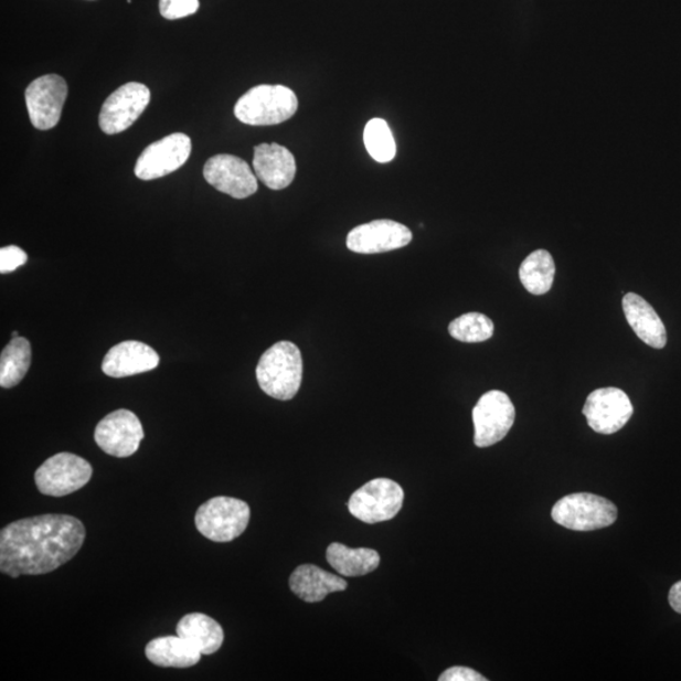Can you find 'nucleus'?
Masks as SVG:
<instances>
[{
	"label": "nucleus",
	"instance_id": "obj_1",
	"mask_svg": "<svg viewBox=\"0 0 681 681\" xmlns=\"http://www.w3.org/2000/svg\"><path fill=\"white\" fill-rule=\"evenodd\" d=\"M85 538V526L75 517L17 520L0 532V571L11 578L51 573L74 558Z\"/></svg>",
	"mask_w": 681,
	"mask_h": 681
},
{
	"label": "nucleus",
	"instance_id": "obj_2",
	"mask_svg": "<svg viewBox=\"0 0 681 681\" xmlns=\"http://www.w3.org/2000/svg\"><path fill=\"white\" fill-rule=\"evenodd\" d=\"M302 353L294 342L280 341L263 353L256 379L262 391L278 401H290L302 384Z\"/></svg>",
	"mask_w": 681,
	"mask_h": 681
},
{
	"label": "nucleus",
	"instance_id": "obj_3",
	"mask_svg": "<svg viewBox=\"0 0 681 681\" xmlns=\"http://www.w3.org/2000/svg\"><path fill=\"white\" fill-rule=\"evenodd\" d=\"M297 109V96L289 87L259 85L238 99L235 117L247 126H277L294 117Z\"/></svg>",
	"mask_w": 681,
	"mask_h": 681
},
{
	"label": "nucleus",
	"instance_id": "obj_4",
	"mask_svg": "<svg viewBox=\"0 0 681 681\" xmlns=\"http://www.w3.org/2000/svg\"><path fill=\"white\" fill-rule=\"evenodd\" d=\"M251 520V508L243 500L217 497L203 503L194 515L199 532L216 543H228L241 536Z\"/></svg>",
	"mask_w": 681,
	"mask_h": 681
},
{
	"label": "nucleus",
	"instance_id": "obj_5",
	"mask_svg": "<svg viewBox=\"0 0 681 681\" xmlns=\"http://www.w3.org/2000/svg\"><path fill=\"white\" fill-rule=\"evenodd\" d=\"M613 501L594 493H572L555 503L552 518L556 524L574 532H594L613 525L617 520Z\"/></svg>",
	"mask_w": 681,
	"mask_h": 681
},
{
	"label": "nucleus",
	"instance_id": "obj_6",
	"mask_svg": "<svg viewBox=\"0 0 681 681\" xmlns=\"http://www.w3.org/2000/svg\"><path fill=\"white\" fill-rule=\"evenodd\" d=\"M93 467L86 459L62 453L44 461L34 473L35 486L46 497L62 498L74 493L92 480Z\"/></svg>",
	"mask_w": 681,
	"mask_h": 681
},
{
	"label": "nucleus",
	"instance_id": "obj_7",
	"mask_svg": "<svg viewBox=\"0 0 681 681\" xmlns=\"http://www.w3.org/2000/svg\"><path fill=\"white\" fill-rule=\"evenodd\" d=\"M401 485L389 479H375L353 492L349 510L362 523L377 524L394 519L403 508Z\"/></svg>",
	"mask_w": 681,
	"mask_h": 681
},
{
	"label": "nucleus",
	"instance_id": "obj_8",
	"mask_svg": "<svg viewBox=\"0 0 681 681\" xmlns=\"http://www.w3.org/2000/svg\"><path fill=\"white\" fill-rule=\"evenodd\" d=\"M515 415L508 394L500 391L483 394L472 412L475 445L486 448L499 444L514 426Z\"/></svg>",
	"mask_w": 681,
	"mask_h": 681
},
{
	"label": "nucleus",
	"instance_id": "obj_9",
	"mask_svg": "<svg viewBox=\"0 0 681 681\" xmlns=\"http://www.w3.org/2000/svg\"><path fill=\"white\" fill-rule=\"evenodd\" d=\"M191 150L190 137L173 132L143 150L135 168L136 175L139 180L152 181L171 174L189 161Z\"/></svg>",
	"mask_w": 681,
	"mask_h": 681
},
{
	"label": "nucleus",
	"instance_id": "obj_10",
	"mask_svg": "<svg viewBox=\"0 0 681 681\" xmlns=\"http://www.w3.org/2000/svg\"><path fill=\"white\" fill-rule=\"evenodd\" d=\"M583 414L599 435H615L631 419L634 406L621 389L603 387L588 395Z\"/></svg>",
	"mask_w": 681,
	"mask_h": 681
},
{
	"label": "nucleus",
	"instance_id": "obj_11",
	"mask_svg": "<svg viewBox=\"0 0 681 681\" xmlns=\"http://www.w3.org/2000/svg\"><path fill=\"white\" fill-rule=\"evenodd\" d=\"M94 438L106 455L126 458L137 453L145 430L135 413L119 409L97 424Z\"/></svg>",
	"mask_w": 681,
	"mask_h": 681
},
{
	"label": "nucleus",
	"instance_id": "obj_12",
	"mask_svg": "<svg viewBox=\"0 0 681 681\" xmlns=\"http://www.w3.org/2000/svg\"><path fill=\"white\" fill-rule=\"evenodd\" d=\"M67 97V84L58 75L35 78L26 87L25 104L34 128L49 130L56 127Z\"/></svg>",
	"mask_w": 681,
	"mask_h": 681
},
{
	"label": "nucleus",
	"instance_id": "obj_13",
	"mask_svg": "<svg viewBox=\"0 0 681 681\" xmlns=\"http://www.w3.org/2000/svg\"><path fill=\"white\" fill-rule=\"evenodd\" d=\"M150 102L149 88L128 83L114 92L103 105L99 124L105 135H118L135 124Z\"/></svg>",
	"mask_w": 681,
	"mask_h": 681
},
{
	"label": "nucleus",
	"instance_id": "obj_14",
	"mask_svg": "<svg viewBox=\"0 0 681 681\" xmlns=\"http://www.w3.org/2000/svg\"><path fill=\"white\" fill-rule=\"evenodd\" d=\"M205 180L217 191L237 200L251 198L258 191V180L244 159L217 155L211 157L203 168Z\"/></svg>",
	"mask_w": 681,
	"mask_h": 681
},
{
	"label": "nucleus",
	"instance_id": "obj_15",
	"mask_svg": "<svg viewBox=\"0 0 681 681\" xmlns=\"http://www.w3.org/2000/svg\"><path fill=\"white\" fill-rule=\"evenodd\" d=\"M413 234L408 227L393 220H375L352 228L348 235L349 249L358 254H380L409 245Z\"/></svg>",
	"mask_w": 681,
	"mask_h": 681
},
{
	"label": "nucleus",
	"instance_id": "obj_16",
	"mask_svg": "<svg viewBox=\"0 0 681 681\" xmlns=\"http://www.w3.org/2000/svg\"><path fill=\"white\" fill-rule=\"evenodd\" d=\"M253 168L256 177L274 191L288 188L297 172L295 156L277 143L256 146Z\"/></svg>",
	"mask_w": 681,
	"mask_h": 681
},
{
	"label": "nucleus",
	"instance_id": "obj_17",
	"mask_svg": "<svg viewBox=\"0 0 681 681\" xmlns=\"http://www.w3.org/2000/svg\"><path fill=\"white\" fill-rule=\"evenodd\" d=\"M158 365L159 355L147 343L124 341L106 353L103 361V373L120 379L147 373Z\"/></svg>",
	"mask_w": 681,
	"mask_h": 681
},
{
	"label": "nucleus",
	"instance_id": "obj_18",
	"mask_svg": "<svg viewBox=\"0 0 681 681\" xmlns=\"http://www.w3.org/2000/svg\"><path fill=\"white\" fill-rule=\"evenodd\" d=\"M627 322L639 339L653 349H664L668 334L664 323L656 309L639 295L627 294L623 299Z\"/></svg>",
	"mask_w": 681,
	"mask_h": 681
},
{
	"label": "nucleus",
	"instance_id": "obj_19",
	"mask_svg": "<svg viewBox=\"0 0 681 681\" xmlns=\"http://www.w3.org/2000/svg\"><path fill=\"white\" fill-rule=\"evenodd\" d=\"M289 587L305 603L317 604L334 592L347 589L348 582L313 564H304L291 573Z\"/></svg>",
	"mask_w": 681,
	"mask_h": 681
},
{
	"label": "nucleus",
	"instance_id": "obj_20",
	"mask_svg": "<svg viewBox=\"0 0 681 681\" xmlns=\"http://www.w3.org/2000/svg\"><path fill=\"white\" fill-rule=\"evenodd\" d=\"M177 635L189 641L202 656H212L223 647L224 630L219 623L208 615L189 614L181 618L175 627Z\"/></svg>",
	"mask_w": 681,
	"mask_h": 681
},
{
	"label": "nucleus",
	"instance_id": "obj_21",
	"mask_svg": "<svg viewBox=\"0 0 681 681\" xmlns=\"http://www.w3.org/2000/svg\"><path fill=\"white\" fill-rule=\"evenodd\" d=\"M146 657L161 668H191L200 662L202 653L181 636H163L146 647Z\"/></svg>",
	"mask_w": 681,
	"mask_h": 681
},
{
	"label": "nucleus",
	"instance_id": "obj_22",
	"mask_svg": "<svg viewBox=\"0 0 681 681\" xmlns=\"http://www.w3.org/2000/svg\"><path fill=\"white\" fill-rule=\"evenodd\" d=\"M327 562L344 577H362L374 572L380 565V555L369 547H351L341 543H332L327 547Z\"/></svg>",
	"mask_w": 681,
	"mask_h": 681
},
{
	"label": "nucleus",
	"instance_id": "obj_23",
	"mask_svg": "<svg viewBox=\"0 0 681 681\" xmlns=\"http://www.w3.org/2000/svg\"><path fill=\"white\" fill-rule=\"evenodd\" d=\"M519 277L523 286L534 296H542L552 289L555 277L553 256L546 251H535L521 263Z\"/></svg>",
	"mask_w": 681,
	"mask_h": 681
},
{
	"label": "nucleus",
	"instance_id": "obj_24",
	"mask_svg": "<svg viewBox=\"0 0 681 681\" xmlns=\"http://www.w3.org/2000/svg\"><path fill=\"white\" fill-rule=\"evenodd\" d=\"M32 349L29 340L12 339L0 357V385L11 389L20 384L31 366Z\"/></svg>",
	"mask_w": 681,
	"mask_h": 681
},
{
	"label": "nucleus",
	"instance_id": "obj_25",
	"mask_svg": "<svg viewBox=\"0 0 681 681\" xmlns=\"http://www.w3.org/2000/svg\"><path fill=\"white\" fill-rule=\"evenodd\" d=\"M493 331L494 326L490 318L479 312L462 315L448 326V332L454 339L467 343L488 341Z\"/></svg>",
	"mask_w": 681,
	"mask_h": 681
},
{
	"label": "nucleus",
	"instance_id": "obj_26",
	"mask_svg": "<svg viewBox=\"0 0 681 681\" xmlns=\"http://www.w3.org/2000/svg\"><path fill=\"white\" fill-rule=\"evenodd\" d=\"M364 141L368 152L379 163L392 162L396 155L393 132L384 119H373L366 124Z\"/></svg>",
	"mask_w": 681,
	"mask_h": 681
},
{
	"label": "nucleus",
	"instance_id": "obj_27",
	"mask_svg": "<svg viewBox=\"0 0 681 681\" xmlns=\"http://www.w3.org/2000/svg\"><path fill=\"white\" fill-rule=\"evenodd\" d=\"M199 8V0H159V12L171 21L194 14Z\"/></svg>",
	"mask_w": 681,
	"mask_h": 681
},
{
	"label": "nucleus",
	"instance_id": "obj_28",
	"mask_svg": "<svg viewBox=\"0 0 681 681\" xmlns=\"http://www.w3.org/2000/svg\"><path fill=\"white\" fill-rule=\"evenodd\" d=\"M29 256L15 245L6 246L0 249V273L8 274L22 267Z\"/></svg>",
	"mask_w": 681,
	"mask_h": 681
},
{
	"label": "nucleus",
	"instance_id": "obj_29",
	"mask_svg": "<svg viewBox=\"0 0 681 681\" xmlns=\"http://www.w3.org/2000/svg\"><path fill=\"white\" fill-rule=\"evenodd\" d=\"M439 681H486L483 675L466 667L449 668L438 679Z\"/></svg>",
	"mask_w": 681,
	"mask_h": 681
},
{
	"label": "nucleus",
	"instance_id": "obj_30",
	"mask_svg": "<svg viewBox=\"0 0 681 681\" xmlns=\"http://www.w3.org/2000/svg\"><path fill=\"white\" fill-rule=\"evenodd\" d=\"M669 604L675 613L681 615V581L671 587L669 592Z\"/></svg>",
	"mask_w": 681,
	"mask_h": 681
},
{
	"label": "nucleus",
	"instance_id": "obj_31",
	"mask_svg": "<svg viewBox=\"0 0 681 681\" xmlns=\"http://www.w3.org/2000/svg\"><path fill=\"white\" fill-rule=\"evenodd\" d=\"M12 338H13V339H17V338H20V336H18V332H17V331H14V332L12 333Z\"/></svg>",
	"mask_w": 681,
	"mask_h": 681
}]
</instances>
